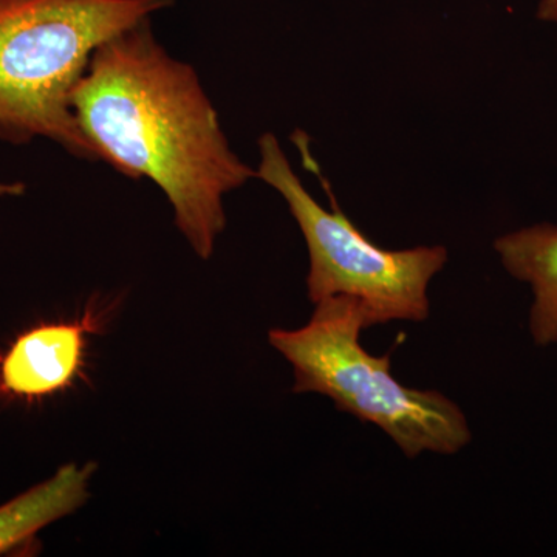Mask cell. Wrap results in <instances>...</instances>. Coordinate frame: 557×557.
Wrapping results in <instances>:
<instances>
[{
    "label": "cell",
    "mask_w": 557,
    "mask_h": 557,
    "mask_svg": "<svg viewBox=\"0 0 557 557\" xmlns=\"http://www.w3.org/2000/svg\"><path fill=\"white\" fill-rule=\"evenodd\" d=\"M73 112L100 160L163 190L200 259L225 231V197L256 178L231 149L196 70L157 40L150 20L106 40L73 95Z\"/></svg>",
    "instance_id": "cell-1"
},
{
    "label": "cell",
    "mask_w": 557,
    "mask_h": 557,
    "mask_svg": "<svg viewBox=\"0 0 557 557\" xmlns=\"http://www.w3.org/2000/svg\"><path fill=\"white\" fill-rule=\"evenodd\" d=\"M171 0H0V139L47 138L100 160L73 112V95L106 40Z\"/></svg>",
    "instance_id": "cell-2"
},
{
    "label": "cell",
    "mask_w": 557,
    "mask_h": 557,
    "mask_svg": "<svg viewBox=\"0 0 557 557\" xmlns=\"http://www.w3.org/2000/svg\"><path fill=\"white\" fill-rule=\"evenodd\" d=\"M368 330L357 300H319L304 327L270 330L271 347L293 368V392L324 395L336 409L375 424L408 458L424 453L454 456L472 440L460 406L437 391L403 386L391 372V355L361 344Z\"/></svg>",
    "instance_id": "cell-3"
},
{
    "label": "cell",
    "mask_w": 557,
    "mask_h": 557,
    "mask_svg": "<svg viewBox=\"0 0 557 557\" xmlns=\"http://www.w3.org/2000/svg\"><path fill=\"white\" fill-rule=\"evenodd\" d=\"M310 163L332 199L330 211L300 182L276 135L267 132L259 138L256 178L281 194L299 225L309 249L311 302L335 296L355 299L364 310L368 329L392 321H426L429 284L445 269L448 249L442 245L398 251L379 247L341 211L317 161L310 157Z\"/></svg>",
    "instance_id": "cell-4"
},
{
    "label": "cell",
    "mask_w": 557,
    "mask_h": 557,
    "mask_svg": "<svg viewBox=\"0 0 557 557\" xmlns=\"http://www.w3.org/2000/svg\"><path fill=\"white\" fill-rule=\"evenodd\" d=\"M83 329L51 324L24 333L0 362V384L22 398H39L67 387L83 362Z\"/></svg>",
    "instance_id": "cell-5"
},
{
    "label": "cell",
    "mask_w": 557,
    "mask_h": 557,
    "mask_svg": "<svg viewBox=\"0 0 557 557\" xmlns=\"http://www.w3.org/2000/svg\"><path fill=\"white\" fill-rule=\"evenodd\" d=\"M502 267L516 281L530 285L531 339L539 347L557 344V225L537 223L494 240Z\"/></svg>",
    "instance_id": "cell-6"
},
{
    "label": "cell",
    "mask_w": 557,
    "mask_h": 557,
    "mask_svg": "<svg viewBox=\"0 0 557 557\" xmlns=\"http://www.w3.org/2000/svg\"><path fill=\"white\" fill-rule=\"evenodd\" d=\"M97 465L69 463L53 478L0 505V555L21 547L42 528L78 511L90 497Z\"/></svg>",
    "instance_id": "cell-7"
},
{
    "label": "cell",
    "mask_w": 557,
    "mask_h": 557,
    "mask_svg": "<svg viewBox=\"0 0 557 557\" xmlns=\"http://www.w3.org/2000/svg\"><path fill=\"white\" fill-rule=\"evenodd\" d=\"M536 17L539 21L557 25V0H541L537 5Z\"/></svg>",
    "instance_id": "cell-8"
},
{
    "label": "cell",
    "mask_w": 557,
    "mask_h": 557,
    "mask_svg": "<svg viewBox=\"0 0 557 557\" xmlns=\"http://www.w3.org/2000/svg\"><path fill=\"white\" fill-rule=\"evenodd\" d=\"M22 185H7V183H0V194H21L22 193Z\"/></svg>",
    "instance_id": "cell-9"
}]
</instances>
